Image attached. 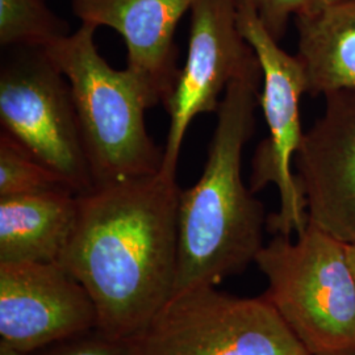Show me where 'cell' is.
I'll use <instances>...</instances> for the list:
<instances>
[{"instance_id":"obj_1","label":"cell","mask_w":355,"mask_h":355,"mask_svg":"<svg viewBox=\"0 0 355 355\" xmlns=\"http://www.w3.org/2000/svg\"><path fill=\"white\" fill-rule=\"evenodd\" d=\"M180 191L177 175L159 171L78 195L60 263L92 297L104 336L136 337L173 297Z\"/></svg>"},{"instance_id":"obj_2","label":"cell","mask_w":355,"mask_h":355,"mask_svg":"<svg viewBox=\"0 0 355 355\" xmlns=\"http://www.w3.org/2000/svg\"><path fill=\"white\" fill-rule=\"evenodd\" d=\"M262 69L249 66L225 91L199 180L180 191L174 295L217 287L255 263L267 229L265 207L242 178V154L255 128Z\"/></svg>"},{"instance_id":"obj_3","label":"cell","mask_w":355,"mask_h":355,"mask_svg":"<svg viewBox=\"0 0 355 355\" xmlns=\"http://www.w3.org/2000/svg\"><path fill=\"white\" fill-rule=\"evenodd\" d=\"M96 29L80 23L42 49L70 86L94 187L154 175L164 164V148L145 123L146 110L157 104L139 76L103 58Z\"/></svg>"},{"instance_id":"obj_4","label":"cell","mask_w":355,"mask_h":355,"mask_svg":"<svg viewBox=\"0 0 355 355\" xmlns=\"http://www.w3.org/2000/svg\"><path fill=\"white\" fill-rule=\"evenodd\" d=\"M255 265L265 293L309 355H355V278L346 243L308 223L274 236Z\"/></svg>"},{"instance_id":"obj_5","label":"cell","mask_w":355,"mask_h":355,"mask_svg":"<svg viewBox=\"0 0 355 355\" xmlns=\"http://www.w3.org/2000/svg\"><path fill=\"white\" fill-rule=\"evenodd\" d=\"M127 343L129 355H309L265 295L216 287L174 295Z\"/></svg>"},{"instance_id":"obj_6","label":"cell","mask_w":355,"mask_h":355,"mask_svg":"<svg viewBox=\"0 0 355 355\" xmlns=\"http://www.w3.org/2000/svg\"><path fill=\"white\" fill-rule=\"evenodd\" d=\"M239 26L262 69L259 107L268 128V137L254 155L250 189L258 192L274 184L279 209L267 216V230L274 236H297L308 227L304 193L292 171L304 136L300 121V99L306 94L304 69L268 33L252 0H239Z\"/></svg>"},{"instance_id":"obj_7","label":"cell","mask_w":355,"mask_h":355,"mask_svg":"<svg viewBox=\"0 0 355 355\" xmlns=\"http://www.w3.org/2000/svg\"><path fill=\"white\" fill-rule=\"evenodd\" d=\"M0 74L3 130L76 193L94 187L70 86L42 49L19 48Z\"/></svg>"},{"instance_id":"obj_8","label":"cell","mask_w":355,"mask_h":355,"mask_svg":"<svg viewBox=\"0 0 355 355\" xmlns=\"http://www.w3.org/2000/svg\"><path fill=\"white\" fill-rule=\"evenodd\" d=\"M189 51L166 111L170 125L161 171L177 175L183 141L193 119L216 112L229 85L258 57L239 26V0H195Z\"/></svg>"},{"instance_id":"obj_9","label":"cell","mask_w":355,"mask_h":355,"mask_svg":"<svg viewBox=\"0 0 355 355\" xmlns=\"http://www.w3.org/2000/svg\"><path fill=\"white\" fill-rule=\"evenodd\" d=\"M98 322L92 297L62 263H0V343L33 354Z\"/></svg>"},{"instance_id":"obj_10","label":"cell","mask_w":355,"mask_h":355,"mask_svg":"<svg viewBox=\"0 0 355 355\" xmlns=\"http://www.w3.org/2000/svg\"><path fill=\"white\" fill-rule=\"evenodd\" d=\"M325 111L304 132L295 174L308 223L343 243H355V89L324 95Z\"/></svg>"},{"instance_id":"obj_11","label":"cell","mask_w":355,"mask_h":355,"mask_svg":"<svg viewBox=\"0 0 355 355\" xmlns=\"http://www.w3.org/2000/svg\"><path fill=\"white\" fill-rule=\"evenodd\" d=\"M195 0H73V12L92 26L116 31L125 42L128 66L149 89L155 104L167 107L177 86L175 32Z\"/></svg>"},{"instance_id":"obj_12","label":"cell","mask_w":355,"mask_h":355,"mask_svg":"<svg viewBox=\"0 0 355 355\" xmlns=\"http://www.w3.org/2000/svg\"><path fill=\"white\" fill-rule=\"evenodd\" d=\"M76 215L78 193L66 189L0 198V263L61 262Z\"/></svg>"},{"instance_id":"obj_13","label":"cell","mask_w":355,"mask_h":355,"mask_svg":"<svg viewBox=\"0 0 355 355\" xmlns=\"http://www.w3.org/2000/svg\"><path fill=\"white\" fill-rule=\"evenodd\" d=\"M306 94L355 89V0L295 17Z\"/></svg>"},{"instance_id":"obj_14","label":"cell","mask_w":355,"mask_h":355,"mask_svg":"<svg viewBox=\"0 0 355 355\" xmlns=\"http://www.w3.org/2000/svg\"><path fill=\"white\" fill-rule=\"evenodd\" d=\"M70 26L46 0H0V44L4 48L44 49L70 35Z\"/></svg>"},{"instance_id":"obj_15","label":"cell","mask_w":355,"mask_h":355,"mask_svg":"<svg viewBox=\"0 0 355 355\" xmlns=\"http://www.w3.org/2000/svg\"><path fill=\"white\" fill-rule=\"evenodd\" d=\"M64 189L71 190L62 178L42 164L23 144L1 130L0 198Z\"/></svg>"},{"instance_id":"obj_16","label":"cell","mask_w":355,"mask_h":355,"mask_svg":"<svg viewBox=\"0 0 355 355\" xmlns=\"http://www.w3.org/2000/svg\"><path fill=\"white\" fill-rule=\"evenodd\" d=\"M31 355H129L127 341H117L94 330L51 345Z\"/></svg>"},{"instance_id":"obj_17","label":"cell","mask_w":355,"mask_h":355,"mask_svg":"<svg viewBox=\"0 0 355 355\" xmlns=\"http://www.w3.org/2000/svg\"><path fill=\"white\" fill-rule=\"evenodd\" d=\"M259 19L268 33L280 41L291 16H299L309 11L311 0H252Z\"/></svg>"},{"instance_id":"obj_18","label":"cell","mask_w":355,"mask_h":355,"mask_svg":"<svg viewBox=\"0 0 355 355\" xmlns=\"http://www.w3.org/2000/svg\"><path fill=\"white\" fill-rule=\"evenodd\" d=\"M346 1H354V0H311V8L306 13L316 12L322 8H327L330 6H336V4H341ZM304 15V13H303Z\"/></svg>"},{"instance_id":"obj_19","label":"cell","mask_w":355,"mask_h":355,"mask_svg":"<svg viewBox=\"0 0 355 355\" xmlns=\"http://www.w3.org/2000/svg\"><path fill=\"white\" fill-rule=\"evenodd\" d=\"M0 355H31L23 353L15 347H11L6 343H0Z\"/></svg>"},{"instance_id":"obj_20","label":"cell","mask_w":355,"mask_h":355,"mask_svg":"<svg viewBox=\"0 0 355 355\" xmlns=\"http://www.w3.org/2000/svg\"><path fill=\"white\" fill-rule=\"evenodd\" d=\"M346 253L355 278V243H346Z\"/></svg>"}]
</instances>
